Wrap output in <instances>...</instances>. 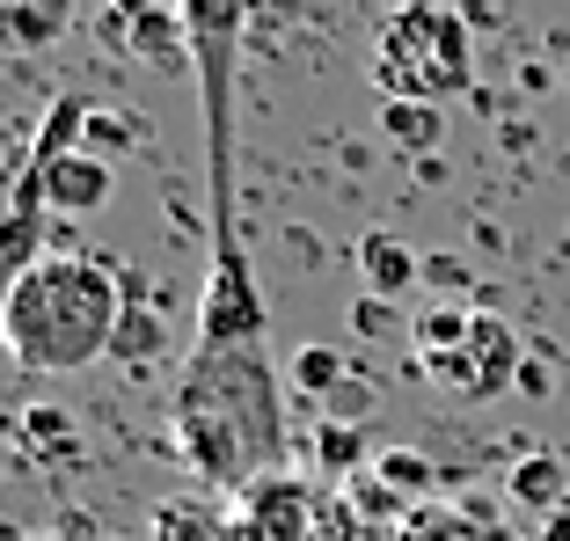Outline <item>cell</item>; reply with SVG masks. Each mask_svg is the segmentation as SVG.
I'll return each instance as SVG.
<instances>
[{
    "instance_id": "277c9868",
    "label": "cell",
    "mask_w": 570,
    "mask_h": 541,
    "mask_svg": "<svg viewBox=\"0 0 570 541\" xmlns=\"http://www.w3.org/2000/svg\"><path fill=\"white\" fill-rule=\"evenodd\" d=\"M373 81L387 102H453L475 88V30L453 0L387 8L373 30Z\"/></svg>"
},
{
    "instance_id": "d6986e66",
    "label": "cell",
    "mask_w": 570,
    "mask_h": 541,
    "mask_svg": "<svg viewBox=\"0 0 570 541\" xmlns=\"http://www.w3.org/2000/svg\"><path fill=\"white\" fill-rule=\"evenodd\" d=\"M322 410H330V424H366V417H373V388L352 373V381H344V388H336Z\"/></svg>"
},
{
    "instance_id": "ba28073f",
    "label": "cell",
    "mask_w": 570,
    "mask_h": 541,
    "mask_svg": "<svg viewBox=\"0 0 570 541\" xmlns=\"http://www.w3.org/2000/svg\"><path fill=\"white\" fill-rule=\"evenodd\" d=\"M395 541H520V527L504 520L490 498H453V505H424V512H410Z\"/></svg>"
},
{
    "instance_id": "3957f363",
    "label": "cell",
    "mask_w": 570,
    "mask_h": 541,
    "mask_svg": "<svg viewBox=\"0 0 570 541\" xmlns=\"http://www.w3.org/2000/svg\"><path fill=\"white\" fill-rule=\"evenodd\" d=\"M125 270L81 249H45L8 278L0 301V337L22 373H81L118 352L125 329Z\"/></svg>"
},
{
    "instance_id": "9c48e42d",
    "label": "cell",
    "mask_w": 570,
    "mask_h": 541,
    "mask_svg": "<svg viewBox=\"0 0 570 541\" xmlns=\"http://www.w3.org/2000/svg\"><path fill=\"white\" fill-rule=\"evenodd\" d=\"M358 278H366V293L373 301H403L410 286L424 278V256L410 249V242H395V235H358Z\"/></svg>"
},
{
    "instance_id": "4fadbf2b",
    "label": "cell",
    "mask_w": 570,
    "mask_h": 541,
    "mask_svg": "<svg viewBox=\"0 0 570 541\" xmlns=\"http://www.w3.org/2000/svg\"><path fill=\"white\" fill-rule=\"evenodd\" d=\"M344 381H352V358H344V352H330V344H301V352H293V388H301V395L330 403Z\"/></svg>"
},
{
    "instance_id": "6da1fadb",
    "label": "cell",
    "mask_w": 570,
    "mask_h": 541,
    "mask_svg": "<svg viewBox=\"0 0 570 541\" xmlns=\"http://www.w3.org/2000/svg\"><path fill=\"white\" fill-rule=\"evenodd\" d=\"M176 30H184L190 81H198V110H205V242H213L190 344H264L271 307L256 293L242 220H235V81H242L249 0H176Z\"/></svg>"
},
{
    "instance_id": "52a82bcc",
    "label": "cell",
    "mask_w": 570,
    "mask_h": 541,
    "mask_svg": "<svg viewBox=\"0 0 570 541\" xmlns=\"http://www.w3.org/2000/svg\"><path fill=\"white\" fill-rule=\"evenodd\" d=\"M22 184H45V205L51 213H102L110 205V190H118V176H110V161L88 147L59 154V161H45V169H30L22 161Z\"/></svg>"
},
{
    "instance_id": "8fae6325",
    "label": "cell",
    "mask_w": 570,
    "mask_h": 541,
    "mask_svg": "<svg viewBox=\"0 0 570 541\" xmlns=\"http://www.w3.org/2000/svg\"><path fill=\"white\" fill-rule=\"evenodd\" d=\"M381 132L403 154H432L439 132H446V110L439 102H381Z\"/></svg>"
},
{
    "instance_id": "7a4b0ae2",
    "label": "cell",
    "mask_w": 570,
    "mask_h": 541,
    "mask_svg": "<svg viewBox=\"0 0 570 541\" xmlns=\"http://www.w3.org/2000/svg\"><path fill=\"white\" fill-rule=\"evenodd\" d=\"M168 432L184 446L190 475L213 491L249 498L256 483L285 475L293 432H285V373L264 344H190L168 388Z\"/></svg>"
},
{
    "instance_id": "7c38bea8",
    "label": "cell",
    "mask_w": 570,
    "mask_h": 541,
    "mask_svg": "<svg viewBox=\"0 0 570 541\" xmlns=\"http://www.w3.org/2000/svg\"><path fill=\"white\" fill-rule=\"evenodd\" d=\"M373 475H381V483L403 498V505H417V498H432V491H439L432 454H417V446H387V454L373 461Z\"/></svg>"
},
{
    "instance_id": "30bf717a",
    "label": "cell",
    "mask_w": 570,
    "mask_h": 541,
    "mask_svg": "<svg viewBox=\"0 0 570 541\" xmlns=\"http://www.w3.org/2000/svg\"><path fill=\"white\" fill-rule=\"evenodd\" d=\"M504 491L520 498L527 512H541V520H549L556 505H570V469H563V454H520V461H512V475H504Z\"/></svg>"
},
{
    "instance_id": "7402d4cb",
    "label": "cell",
    "mask_w": 570,
    "mask_h": 541,
    "mask_svg": "<svg viewBox=\"0 0 570 541\" xmlns=\"http://www.w3.org/2000/svg\"><path fill=\"white\" fill-rule=\"evenodd\" d=\"M352 322H358V337H387V329H395V301H373L366 293V301L352 307Z\"/></svg>"
},
{
    "instance_id": "5b68a950",
    "label": "cell",
    "mask_w": 570,
    "mask_h": 541,
    "mask_svg": "<svg viewBox=\"0 0 570 541\" xmlns=\"http://www.w3.org/2000/svg\"><path fill=\"white\" fill-rule=\"evenodd\" d=\"M242 520L256 541H358V505L352 491H330V483H307V475H271L242 498Z\"/></svg>"
},
{
    "instance_id": "44dd1931",
    "label": "cell",
    "mask_w": 570,
    "mask_h": 541,
    "mask_svg": "<svg viewBox=\"0 0 570 541\" xmlns=\"http://www.w3.org/2000/svg\"><path fill=\"white\" fill-rule=\"evenodd\" d=\"M453 8L469 16L475 37H490V30H504V22H512V0H453Z\"/></svg>"
},
{
    "instance_id": "cb8c5ba5",
    "label": "cell",
    "mask_w": 570,
    "mask_h": 541,
    "mask_svg": "<svg viewBox=\"0 0 570 541\" xmlns=\"http://www.w3.org/2000/svg\"><path fill=\"white\" fill-rule=\"evenodd\" d=\"M541 541H570V505H556L549 520H541Z\"/></svg>"
},
{
    "instance_id": "5bb4252c",
    "label": "cell",
    "mask_w": 570,
    "mask_h": 541,
    "mask_svg": "<svg viewBox=\"0 0 570 541\" xmlns=\"http://www.w3.org/2000/svg\"><path fill=\"white\" fill-rule=\"evenodd\" d=\"M73 22V0H8V30H16L22 51L51 45V37Z\"/></svg>"
},
{
    "instance_id": "d4e9b609",
    "label": "cell",
    "mask_w": 570,
    "mask_h": 541,
    "mask_svg": "<svg viewBox=\"0 0 570 541\" xmlns=\"http://www.w3.org/2000/svg\"><path fill=\"white\" fill-rule=\"evenodd\" d=\"M387 8H410V0H387Z\"/></svg>"
},
{
    "instance_id": "603a6c76",
    "label": "cell",
    "mask_w": 570,
    "mask_h": 541,
    "mask_svg": "<svg viewBox=\"0 0 570 541\" xmlns=\"http://www.w3.org/2000/svg\"><path fill=\"white\" fill-rule=\"evenodd\" d=\"M424 278H439L446 293H461V278H469V270L453 264V256H432V264H424Z\"/></svg>"
},
{
    "instance_id": "8992f818",
    "label": "cell",
    "mask_w": 570,
    "mask_h": 541,
    "mask_svg": "<svg viewBox=\"0 0 570 541\" xmlns=\"http://www.w3.org/2000/svg\"><path fill=\"white\" fill-rule=\"evenodd\" d=\"M417 366H424V381H432L439 395H453V403H498L504 388H520L527 344H520V329H512L504 315L475 307L469 337L453 344V352H439V358H417Z\"/></svg>"
},
{
    "instance_id": "e0dca14e",
    "label": "cell",
    "mask_w": 570,
    "mask_h": 541,
    "mask_svg": "<svg viewBox=\"0 0 570 541\" xmlns=\"http://www.w3.org/2000/svg\"><path fill=\"white\" fill-rule=\"evenodd\" d=\"M168 344V329L147 315V301H132L125 307V329H118V358H154Z\"/></svg>"
},
{
    "instance_id": "ac0fdd59",
    "label": "cell",
    "mask_w": 570,
    "mask_h": 541,
    "mask_svg": "<svg viewBox=\"0 0 570 541\" xmlns=\"http://www.w3.org/2000/svg\"><path fill=\"white\" fill-rule=\"evenodd\" d=\"M81 147L96 154V147H139V118H118V110H88V132H81Z\"/></svg>"
},
{
    "instance_id": "2e32d148",
    "label": "cell",
    "mask_w": 570,
    "mask_h": 541,
    "mask_svg": "<svg viewBox=\"0 0 570 541\" xmlns=\"http://www.w3.org/2000/svg\"><path fill=\"white\" fill-rule=\"evenodd\" d=\"M315 469L336 475V483H352V469H358V424H330V417L315 424Z\"/></svg>"
},
{
    "instance_id": "ffe728a7",
    "label": "cell",
    "mask_w": 570,
    "mask_h": 541,
    "mask_svg": "<svg viewBox=\"0 0 570 541\" xmlns=\"http://www.w3.org/2000/svg\"><path fill=\"white\" fill-rule=\"evenodd\" d=\"M154 527H161V541H219V527L198 520V512H184V505H161Z\"/></svg>"
},
{
    "instance_id": "9a60e30c",
    "label": "cell",
    "mask_w": 570,
    "mask_h": 541,
    "mask_svg": "<svg viewBox=\"0 0 570 541\" xmlns=\"http://www.w3.org/2000/svg\"><path fill=\"white\" fill-rule=\"evenodd\" d=\"M469 322H475V307H461V301H439V307H424V315L410 322V337H417V358H439V352H453V344L469 337Z\"/></svg>"
}]
</instances>
